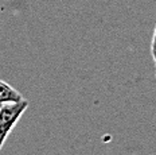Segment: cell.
I'll return each mask as SVG.
<instances>
[{"mask_svg": "<svg viewBox=\"0 0 156 155\" xmlns=\"http://www.w3.org/2000/svg\"><path fill=\"white\" fill-rule=\"evenodd\" d=\"M27 108L28 101L24 99L16 103H7L0 105V150Z\"/></svg>", "mask_w": 156, "mask_h": 155, "instance_id": "1", "label": "cell"}, {"mask_svg": "<svg viewBox=\"0 0 156 155\" xmlns=\"http://www.w3.org/2000/svg\"><path fill=\"white\" fill-rule=\"evenodd\" d=\"M20 100H23V96L19 90H16L8 82L0 80V105L7 103H16Z\"/></svg>", "mask_w": 156, "mask_h": 155, "instance_id": "2", "label": "cell"}, {"mask_svg": "<svg viewBox=\"0 0 156 155\" xmlns=\"http://www.w3.org/2000/svg\"><path fill=\"white\" fill-rule=\"evenodd\" d=\"M151 57L155 63V76H156V24H155L154 35H152V41H151Z\"/></svg>", "mask_w": 156, "mask_h": 155, "instance_id": "3", "label": "cell"}]
</instances>
